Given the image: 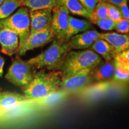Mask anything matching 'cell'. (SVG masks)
<instances>
[{
  "label": "cell",
  "instance_id": "6da1fadb",
  "mask_svg": "<svg viewBox=\"0 0 129 129\" xmlns=\"http://www.w3.org/2000/svg\"><path fill=\"white\" fill-rule=\"evenodd\" d=\"M62 73L59 71L35 72L30 83L23 88L24 95L30 102H37L60 90Z\"/></svg>",
  "mask_w": 129,
  "mask_h": 129
},
{
  "label": "cell",
  "instance_id": "7a4b0ae2",
  "mask_svg": "<svg viewBox=\"0 0 129 129\" xmlns=\"http://www.w3.org/2000/svg\"><path fill=\"white\" fill-rule=\"evenodd\" d=\"M71 50L68 41L55 38L47 49L27 62L34 69L58 71L64 56Z\"/></svg>",
  "mask_w": 129,
  "mask_h": 129
},
{
  "label": "cell",
  "instance_id": "3957f363",
  "mask_svg": "<svg viewBox=\"0 0 129 129\" xmlns=\"http://www.w3.org/2000/svg\"><path fill=\"white\" fill-rule=\"evenodd\" d=\"M102 62L101 56L88 48L80 51L71 50L64 56L58 71L62 78L84 69L94 68Z\"/></svg>",
  "mask_w": 129,
  "mask_h": 129
},
{
  "label": "cell",
  "instance_id": "277c9868",
  "mask_svg": "<svg viewBox=\"0 0 129 129\" xmlns=\"http://www.w3.org/2000/svg\"><path fill=\"white\" fill-rule=\"evenodd\" d=\"M30 15L28 8L22 7L7 19L0 20V28L10 29L18 35L19 49L25 44L30 35Z\"/></svg>",
  "mask_w": 129,
  "mask_h": 129
},
{
  "label": "cell",
  "instance_id": "5b68a950",
  "mask_svg": "<svg viewBox=\"0 0 129 129\" xmlns=\"http://www.w3.org/2000/svg\"><path fill=\"white\" fill-rule=\"evenodd\" d=\"M29 63L16 57L11 64L5 78L8 81L22 88L26 87L33 79L35 72Z\"/></svg>",
  "mask_w": 129,
  "mask_h": 129
},
{
  "label": "cell",
  "instance_id": "8992f818",
  "mask_svg": "<svg viewBox=\"0 0 129 129\" xmlns=\"http://www.w3.org/2000/svg\"><path fill=\"white\" fill-rule=\"evenodd\" d=\"M93 69H84L70 76L62 78L60 84V90L71 94H76L92 84Z\"/></svg>",
  "mask_w": 129,
  "mask_h": 129
},
{
  "label": "cell",
  "instance_id": "52a82bcc",
  "mask_svg": "<svg viewBox=\"0 0 129 129\" xmlns=\"http://www.w3.org/2000/svg\"><path fill=\"white\" fill-rule=\"evenodd\" d=\"M69 12L63 5L56 3V6L52 10L53 29L56 38L68 41L67 38L69 28Z\"/></svg>",
  "mask_w": 129,
  "mask_h": 129
},
{
  "label": "cell",
  "instance_id": "ba28073f",
  "mask_svg": "<svg viewBox=\"0 0 129 129\" xmlns=\"http://www.w3.org/2000/svg\"><path fill=\"white\" fill-rule=\"evenodd\" d=\"M56 38L51 26L33 34L29 35L23 46L17 51L19 56L25 54L26 52L35 48L41 47L53 41Z\"/></svg>",
  "mask_w": 129,
  "mask_h": 129
},
{
  "label": "cell",
  "instance_id": "9c48e42d",
  "mask_svg": "<svg viewBox=\"0 0 129 129\" xmlns=\"http://www.w3.org/2000/svg\"><path fill=\"white\" fill-rule=\"evenodd\" d=\"M110 83L111 80L91 84L75 94L83 102L93 103L97 102L106 96Z\"/></svg>",
  "mask_w": 129,
  "mask_h": 129
},
{
  "label": "cell",
  "instance_id": "30bf717a",
  "mask_svg": "<svg viewBox=\"0 0 129 129\" xmlns=\"http://www.w3.org/2000/svg\"><path fill=\"white\" fill-rule=\"evenodd\" d=\"M30 35L51 26L52 10L29 11Z\"/></svg>",
  "mask_w": 129,
  "mask_h": 129
},
{
  "label": "cell",
  "instance_id": "8fae6325",
  "mask_svg": "<svg viewBox=\"0 0 129 129\" xmlns=\"http://www.w3.org/2000/svg\"><path fill=\"white\" fill-rule=\"evenodd\" d=\"M101 32L96 30L90 29L71 37L68 41L72 49L83 50L91 47L95 41L101 38Z\"/></svg>",
  "mask_w": 129,
  "mask_h": 129
},
{
  "label": "cell",
  "instance_id": "7c38bea8",
  "mask_svg": "<svg viewBox=\"0 0 129 129\" xmlns=\"http://www.w3.org/2000/svg\"><path fill=\"white\" fill-rule=\"evenodd\" d=\"M0 44L1 46V51L4 54L12 56L18 51V35L10 29L0 28Z\"/></svg>",
  "mask_w": 129,
  "mask_h": 129
},
{
  "label": "cell",
  "instance_id": "4fadbf2b",
  "mask_svg": "<svg viewBox=\"0 0 129 129\" xmlns=\"http://www.w3.org/2000/svg\"><path fill=\"white\" fill-rule=\"evenodd\" d=\"M101 38L105 40L112 46L115 55L129 47V37L127 34H121L117 32H105L101 33Z\"/></svg>",
  "mask_w": 129,
  "mask_h": 129
},
{
  "label": "cell",
  "instance_id": "5bb4252c",
  "mask_svg": "<svg viewBox=\"0 0 129 129\" xmlns=\"http://www.w3.org/2000/svg\"><path fill=\"white\" fill-rule=\"evenodd\" d=\"M115 69V62L114 59L105 62H102L93 69V81L96 82H104L112 79Z\"/></svg>",
  "mask_w": 129,
  "mask_h": 129
},
{
  "label": "cell",
  "instance_id": "9a60e30c",
  "mask_svg": "<svg viewBox=\"0 0 129 129\" xmlns=\"http://www.w3.org/2000/svg\"><path fill=\"white\" fill-rule=\"evenodd\" d=\"M25 95L11 91H0V109H9L29 102Z\"/></svg>",
  "mask_w": 129,
  "mask_h": 129
},
{
  "label": "cell",
  "instance_id": "2e32d148",
  "mask_svg": "<svg viewBox=\"0 0 129 129\" xmlns=\"http://www.w3.org/2000/svg\"><path fill=\"white\" fill-rule=\"evenodd\" d=\"M92 23L88 20L77 19L73 16H69V28L67 38L69 40L71 37L74 35L92 29Z\"/></svg>",
  "mask_w": 129,
  "mask_h": 129
},
{
  "label": "cell",
  "instance_id": "e0dca14e",
  "mask_svg": "<svg viewBox=\"0 0 129 129\" xmlns=\"http://www.w3.org/2000/svg\"><path fill=\"white\" fill-rule=\"evenodd\" d=\"M113 59L115 62V69L111 80L118 83H127L129 78V62L122 60L117 55L114 56Z\"/></svg>",
  "mask_w": 129,
  "mask_h": 129
},
{
  "label": "cell",
  "instance_id": "ac0fdd59",
  "mask_svg": "<svg viewBox=\"0 0 129 129\" xmlns=\"http://www.w3.org/2000/svg\"><path fill=\"white\" fill-rule=\"evenodd\" d=\"M96 54L104 59L105 60H111L115 55V51L112 46L105 40L99 38L90 48Z\"/></svg>",
  "mask_w": 129,
  "mask_h": 129
},
{
  "label": "cell",
  "instance_id": "d6986e66",
  "mask_svg": "<svg viewBox=\"0 0 129 129\" xmlns=\"http://www.w3.org/2000/svg\"><path fill=\"white\" fill-rule=\"evenodd\" d=\"M56 3L63 5L69 13L74 15L84 17L89 19L90 14L83 7L78 0H56Z\"/></svg>",
  "mask_w": 129,
  "mask_h": 129
},
{
  "label": "cell",
  "instance_id": "ffe728a7",
  "mask_svg": "<svg viewBox=\"0 0 129 129\" xmlns=\"http://www.w3.org/2000/svg\"><path fill=\"white\" fill-rule=\"evenodd\" d=\"M22 4L29 11L53 10L56 6V0H24Z\"/></svg>",
  "mask_w": 129,
  "mask_h": 129
},
{
  "label": "cell",
  "instance_id": "44dd1931",
  "mask_svg": "<svg viewBox=\"0 0 129 129\" xmlns=\"http://www.w3.org/2000/svg\"><path fill=\"white\" fill-rule=\"evenodd\" d=\"M20 7H23L21 1L17 0H4L0 6V20L7 19Z\"/></svg>",
  "mask_w": 129,
  "mask_h": 129
},
{
  "label": "cell",
  "instance_id": "7402d4cb",
  "mask_svg": "<svg viewBox=\"0 0 129 129\" xmlns=\"http://www.w3.org/2000/svg\"><path fill=\"white\" fill-rule=\"evenodd\" d=\"M69 94L65 91L59 90L55 93L46 97L44 99L41 101L35 102L37 103H40L43 105H46L47 106H56L61 104L67 98Z\"/></svg>",
  "mask_w": 129,
  "mask_h": 129
},
{
  "label": "cell",
  "instance_id": "603a6c76",
  "mask_svg": "<svg viewBox=\"0 0 129 129\" xmlns=\"http://www.w3.org/2000/svg\"><path fill=\"white\" fill-rule=\"evenodd\" d=\"M108 17L107 8H106L105 2L100 1L97 4L94 10L90 14V18L88 20L91 23L96 20H101Z\"/></svg>",
  "mask_w": 129,
  "mask_h": 129
},
{
  "label": "cell",
  "instance_id": "cb8c5ba5",
  "mask_svg": "<svg viewBox=\"0 0 129 129\" xmlns=\"http://www.w3.org/2000/svg\"><path fill=\"white\" fill-rule=\"evenodd\" d=\"M106 8H107L108 17L111 19L114 22H117L121 20L122 17L118 8L114 5L109 4L105 2Z\"/></svg>",
  "mask_w": 129,
  "mask_h": 129
},
{
  "label": "cell",
  "instance_id": "d4e9b609",
  "mask_svg": "<svg viewBox=\"0 0 129 129\" xmlns=\"http://www.w3.org/2000/svg\"><path fill=\"white\" fill-rule=\"evenodd\" d=\"M91 23L98 26L101 29L108 30V31L114 30L115 26V22L111 20V19H109V17L101 19V20H96L94 22H93Z\"/></svg>",
  "mask_w": 129,
  "mask_h": 129
},
{
  "label": "cell",
  "instance_id": "484cf974",
  "mask_svg": "<svg viewBox=\"0 0 129 129\" xmlns=\"http://www.w3.org/2000/svg\"><path fill=\"white\" fill-rule=\"evenodd\" d=\"M117 33L121 34H128L129 33V20L122 18L115 22V29Z\"/></svg>",
  "mask_w": 129,
  "mask_h": 129
},
{
  "label": "cell",
  "instance_id": "4316f807",
  "mask_svg": "<svg viewBox=\"0 0 129 129\" xmlns=\"http://www.w3.org/2000/svg\"><path fill=\"white\" fill-rule=\"evenodd\" d=\"M78 1L83 6V7L86 10L87 12L90 14L94 10L100 0H78Z\"/></svg>",
  "mask_w": 129,
  "mask_h": 129
},
{
  "label": "cell",
  "instance_id": "83f0119b",
  "mask_svg": "<svg viewBox=\"0 0 129 129\" xmlns=\"http://www.w3.org/2000/svg\"><path fill=\"white\" fill-rule=\"evenodd\" d=\"M118 8L120 10L122 18L129 20V7L127 1L122 3Z\"/></svg>",
  "mask_w": 129,
  "mask_h": 129
},
{
  "label": "cell",
  "instance_id": "f1b7e54d",
  "mask_svg": "<svg viewBox=\"0 0 129 129\" xmlns=\"http://www.w3.org/2000/svg\"><path fill=\"white\" fill-rule=\"evenodd\" d=\"M116 55L122 60L129 62V47L120 54H116Z\"/></svg>",
  "mask_w": 129,
  "mask_h": 129
},
{
  "label": "cell",
  "instance_id": "f546056e",
  "mask_svg": "<svg viewBox=\"0 0 129 129\" xmlns=\"http://www.w3.org/2000/svg\"><path fill=\"white\" fill-rule=\"evenodd\" d=\"M125 1H128V0H105L104 2L112 4L116 7H118L122 3L125 2Z\"/></svg>",
  "mask_w": 129,
  "mask_h": 129
},
{
  "label": "cell",
  "instance_id": "4dcf8cb0",
  "mask_svg": "<svg viewBox=\"0 0 129 129\" xmlns=\"http://www.w3.org/2000/svg\"><path fill=\"white\" fill-rule=\"evenodd\" d=\"M5 63L4 59L0 55V78L2 77L3 75V68Z\"/></svg>",
  "mask_w": 129,
  "mask_h": 129
},
{
  "label": "cell",
  "instance_id": "1f68e13d",
  "mask_svg": "<svg viewBox=\"0 0 129 129\" xmlns=\"http://www.w3.org/2000/svg\"><path fill=\"white\" fill-rule=\"evenodd\" d=\"M4 0H0V6L2 4V3L4 2Z\"/></svg>",
  "mask_w": 129,
  "mask_h": 129
},
{
  "label": "cell",
  "instance_id": "d6a6232c",
  "mask_svg": "<svg viewBox=\"0 0 129 129\" xmlns=\"http://www.w3.org/2000/svg\"><path fill=\"white\" fill-rule=\"evenodd\" d=\"M127 83H129V78H128V80H127Z\"/></svg>",
  "mask_w": 129,
  "mask_h": 129
},
{
  "label": "cell",
  "instance_id": "836d02e7",
  "mask_svg": "<svg viewBox=\"0 0 129 129\" xmlns=\"http://www.w3.org/2000/svg\"><path fill=\"white\" fill-rule=\"evenodd\" d=\"M17 1H21V2H23L24 0H17Z\"/></svg>",
  "mask_w": 129,
  "mask_h": 129
},
{
  "label": "cell",
  "instance_id": "e575fe53",
  "mask_svg": "<svg viewBox=\"0 0 129 129\" xmlns=\"http://www.w3.org/2000/svg\"><path fill=\"white\" fill-rule=\"evenodd\" d=\"M100 1H105V0H100Z\"/></svg>",
  "mask_w": 129,
  "mask_h": 129
},
{
  "label": "cell",
  "instance_id": "d590c367",
  "mask_svg": "<svg viewBox=\"0 0 129 129\" xmlns=\"http://www.w3.org/2000/svg\"><path fill=\"white\" fill-rule=\"evenodd\" d=\"M1 88H0V91H1Z\"/></svg>",
  "mask_w": 129,
  "mask_h": 129
},
{
  "label": "cell",
  "instance_id": "8d00e7d4",
  "mask_svg": "<svg viewBox=\"0 0 129 129\" xmlns=\"http://www.w3.org/2000/svg\"><path fill=\"white\" fill-rule=\"evenodd\" d=\"M128 4H129V1H128Z\"/></svg>",
  "mask_w": 129,
  "mask_h": 129
},
{
  "label": "cell",
  "instance_id": "74e56055",
  "mask_svg": "<svg viewBox=\"0 0 129 129\" xmlns=\"http://www.w3.org/2000/svg\"><path fill=\"white\" fill-rule=\"evenodd\" d=\"M128 37H129V35H128Z\"/></svg>",
  "mask_w": 129,
  "mask_h": 129
}]
</instances>
